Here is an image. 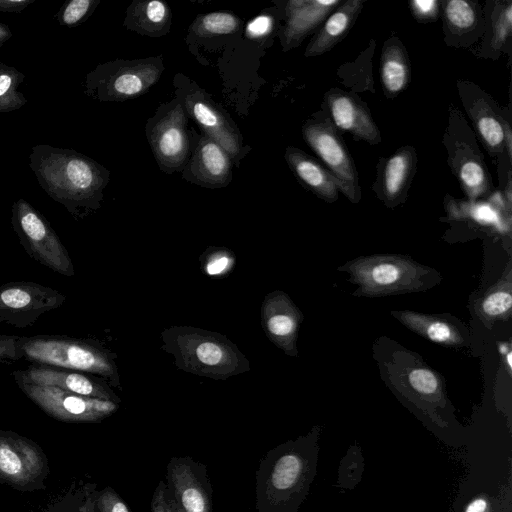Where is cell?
Segmentation results:
<instances>
[{
	"mask_svg": "<svg viewBox=\"0 0 512 512\" xmlns=\"http://www.w3.org/2000/svg\"><path fill=\"white\" fill-rule=\"evenodd\" d=\"M29 166L40 187L76 219L98 207L108 172L93 159L71 149L37 144Z\"/></svg>",
	"mask_w": 512,
	"mask_h": 512,
	"instance_id": "1",
	"label": "cell"
},
{
	"mask_svg": "<svg viewBox=\"0 0 512 512\" xmlns=\"http://www.w3.org/2000/svg\"><path fill=\"white\" fill-rule=\"evenodd\" d=\"M349 275L358 297H383L423 292L440 284L442 275L429 266L398 254H373L347 261L337 268Z\"/></svg>",
	"mask_w": 512,
	"mask_h": 512,
	"instance_id": "2",
	"label": "cell"
},
{
	"mask_svg": "<svg viewBox=\"0 0 512 512\" xmlns=\"http://www.w3.org/2000/svg\"><path fill=\"white\" fill-rule=\"evenodd\" d=\"M20 358L31 364L64 368L97 375L116 384L114 356L97 341L67 335L21 336Z\"/></svg>",
	"mask_w": 512,
	"mask_h": 512,
	"instance_id": "3",
	"label": "cell"
},
{
	"mask_svg": "<svg viewBox=\"0 0 512 512\" xmlns=\"http://www.w3.org/2000/svg\"><path fill=\"white\" fill-rule=\"evenodd\" d=\"M11 212L13 230L26 253L55 273L74 276L72 259L43 214L22 198L13 202Z\"/></svg>",
	"mask_w": 512,
	"mask_h": 512,
	"instance_id": "4",
	"label": "cell"
},
{
	"mask_svg": "<svg viewBox=\"0 0 512 512\" xmlns=\"http://www.w3.org/2000/svg\"><path fill=\"white\" fill-rule=\"evenodd\" d=\"M48 475L41 447L13 431L0 430V484L22 491L43 489Z\"/></svg>",
	"mask_w": 512,
	"mask_h": 512,
	"instance_id": "5",
	"label": "cell"
},
{
	"mask_svg": "<svg viewBox=\"0 0 512 512\" xmlns=\"http://www.w3.org/2000/svg\"><path fill=\"white\" fill-rule=\"evenodd\" d=\"M308 146L336 179L340 192L352 203L361 199V188L353 158L329 119L308 121L302 129Z\"/></svg>",
	"mask_w": 512,
	"mask_h": 512,
	"instance_id": "6",
	"label": "cell"
},
{
	"mask_svg": "<svg viewBox=\"0 0 512 512\" xmlns=\"http://www.w3.org/2000/svg\"><path fill=\"white\" fill-rule=\"evenodd\" d=\"M20 390L50 417L70 423L100 422L118 409V403L65 390L16 382Z\"/></svg>",
	"mask_w": 512,
	"mask_h": 512,
	"instance_id": "7",
	"label": "cell"
},
{
	"mask_svg": "<svg viewBox=\"0 0 512 512\" xmlns=\"http://www.w3.org/2000/svg\"><path fill=\"white\" fill-rule=\"evenodd\" d=\"M66 301L61 292L31 281L0 285V323L16 328L33 326L45 313Z\"/></svg>",
	"mask_w": 512,
	"mask_h": 512,
	"instance_id": "8",
	"label": "cell"
},
{
	"mask_svg": "<svg viewBox=\"0 0 512 512\" xmlns=\"http://www.w3.org/2000/svg\"><path fill=\"white\" fill-rule=\"evenodd\" d=\"M174 347L188 370L205 375L235 373L241 356L235 347L221 336L192 329H179Z\"/></svg>",
	"mask_w": 512,
	"mask_h": 512,
	"instance_id": "9",
	"label": "cell"
},
{
	"mask_svg": "<svg viewBox=\"0 0 512 512\" xmlns=\"http://www.w3.org/2000/svg\"><path fill=\"white\" fill-rule=\"evenodd\" d=\"M161 69L154 63L140 62L121 66H99L87 75L86 88L90 95L101 100H119L145 92L159 78Z\"/></svg>",
	"mask_w": 512,
	"mask_h": 512,
	"instance_id": "10",
	"label": "cell"
},
{
	"mask_svg": "<svg viewBox=\"0 0 512 512\" xmlns=\"http://www.w3.org/2000/svg\"><path fill=\"white\" fill-rule=\"evenodd\" d=\"M166 484L181 512H212V488L204 464L190 456H173Z\"/></svg>",
	"mask_w": 512,
	"mask_h": 512,
	"instance_id": "11",
	"label": "cell"
},
{
	"mask_svg": "<svg viewBox=\"0 0 512 512\" xmlns=\"http://www.w3.org/2000/svg\"><path fill=\"white\" fill-rule=\"evenodd\" d=\"M15 382L55 387L85 397L118 403L119 398L101 378L74 370L31 364L11 373Z\"/></svg>",
	"mask_w": 512,
	"mask_h": 512,
	"instance_id": "12",
	"label": "cell"
},
{
	"mask_svg": "<svg viewBox=\"0 0 512 512\" xmlns=\"http://www.w3.org/2000/svg\"><path fill=\"white\" fill-rule=\"evenodd\" d=\"M324 105L335 128L371 145L381 142L380 131L369 108L357 96L331 89L324 96Z\"/></svg>",
	"mask_w": 512,
	"mask_h": 512,
	"instance_id": "13",
	"label": "cell"
},
{
	"mask_svg": "<svg viewBox=\"0 0 512 512\" xmlns=\"http://www.w3.org/2000/svg\"><path fill=\"white\" fill-rule=\"evenodd\" d=\"M391 315L406 328L431 342L452 348H462L471 343L468 327L453 315L411 310H393Z\"/></svg>",
	"mask_w": 512,
	"mask_h": 512,
	"instance_id": "14",
	"label": "cell"
},
{
	"mask_svg": "<svg viewBox=\"0 0 512 512\" xmlns=\"http://www.w3.org/2000/svg\"><path fill=\"white\" fill-rule=\"evenodd\" d=\"M150 143L162 167L175 169L184 163L189 141L181 105H177L155 125L150 134Z\"/></svg>",
	"mask_w": 512,
	"mask_h": 512,
	"instance_id": "15",
	"label": "cell"
},
{
	"mask_svg": "<svg viewBox=\"0 0 512 512\" xmlns=\"http://www.w3.org/2000/svg\"><path fill=\"white\" fill-rule=\"evenodd\" d=\"M342 2L340 0L289 1L285 8L287 21L283 30V49L288 50L299 45Z\"/></svg>",
	"mask_w": 512,
	"mask_h": 512,
	"instance_id": "16",
	"label": "cell"
},
{
	"mask_svg": "<svg viewBox=\"0 0 512 512\" xmlns=\"http://www.w3.org/2000/svg\"><path fill=\"white\" fill-rule=\"evenodd\" d=\"M264 325L270 338L287 354L297 355L296 340L302 314L284 293H275L264 305Z\"/></svg>",
	"mask_w": 512,
	"mask_h": 512,
	"instance_id": "17",
	"label": "cell"
},
{
	"mask_svg": "<svg viewBox=\"0 0 512 512\" xmlns=\"http://www.w3.org/2000/svg\"><path fill=\"white\" fill-rule=\"evenodd\" d=\"M190 115L231 157H235L240 150L239 136L226 115L204 94L195 92L185 99Z\"/></svg>",
	"mask_w": 512,
	"mask_h": 512,
	"instance_id": "18",
	"label": "cell"
},
{
	"mask_svg": "<svg viewBox=\"0 0 512 512\" xmlns=\"http://www.w3.org/2000/svg\"><path fill=\"white\" fill-rule=\"evenodd\" d=\"M416 162V152L410 146L398 149L386 160L380 180V192L387 207H395L405 199Z\"/></svg>",
	"mask_w": 512,
	"mask_h": 512,
	"instance_id": "19",
	"label": "cell"
},
{
	"mask_svg": "<svg viewBox=\"0 0 512 512\" xmlns=\"http://www.w3.org/2000/svg\"><path fill=\"white\" fill-rule=\"evenodd\" d=\"M285 159L300 182L317 197L328 203L338 200L336 179L316 159L294 147L286 149Z\"/></svg>",
	"mask_w": 512,
	"mask_h": 512,
	"instance_id": "20",
	"label": "cell"
},
{
	"mask_svg": "<svg viewBox=\"0 0 512 512\" xmlns=\"http://www.w3.org/2000/svg\"><path fill=\"white\" fill-rule=\"evenodd\" d=\"M364 1H343L329 16L307 45L306 57L319 56L331 50L353 27Z\"/></svg>",
	"mask_w": 512,
	"mask_h": 512,
	"instance_id": "21",
	"label": "cell"
},
{
	"mask_svg": "<svg viewBox=\"0 0 512 512\" xmlns=\"http://www.w3.org/2000/svg\"><path fill=\"white\" fill-rule=\"evenodd\" d=\"M191 172L203 185L222 186L231 178L229 154L212 138H201L191 161Z\"/></svg>",
	"mask_w": 512,
	"mask_h": 512,
	"instance_id": "22",
	"label": "cell"
},
{
	"mask_svg": "<svg viewBox=\"0 0 512 512\" xmlns=\"http://www.w3.org/2000/svg\"><path fill=\"white\" fill-rule=\"evenodd\" d=\"M479 319L487 328L498 321H506L512 313V268L511 261L502 277L479 299L476 305Z\"/></svg>",
	"mask_w": 512,
	"mask_h": 512,
	"instance_id": "23",
	"label": "cell"
},
{
	"mask_svg": "<svg viewBox=\"0 0 512 512\" xmlns=\"http://www.w3.org/2000/svg\"><path fill=\"white\" fill-rule=\"evenodd\" d=\"M380 76L383 89L388 96H396L409 84V59L398 39H389L383 46Z\"/></svg>",
	"mask_w": 512,
	"mask_h": 512,
	"instance_id": "24",
	"label": "cell"
},
{
	"mask_svg": "<svg viewBox=\"0 0 512 512\" xmlns=\"http://www.w3.org/2000/svg\"><path fill=\"white\" fill-rule=\"evenodd\" d=\"M170 18V9L165 2L149 0L131 6L126 23L138 33L155 36L166 33Z\"/></svg>",
	"mask_w": 512,
	"mask_h": 512,
	"instance_id": "25",
	"label": "cell"
},
{
	"mask_svg": "<svg viewBox=\"0 0 512 512\" xmlns=\"http://www.w3.org/2000/svg\"><path fill=\"white\" fill-rule=\"evenodd\" d=\"M24 79L22 72L0 62V113L18 110L27 103L25 95L19 91Z\"/></svg>",
	"mask_w": 512,
	"mask_h": 512,
	"instance_id": "26",
	"label": "cell"
},
{
	"mask_svg": "<svg viewBox=\"0 0 512 512\" xmlns=\"http://www.w3.org/2000/svg\"><path fill=\"white\" fill-rule=\"evenodd\" d=\"M444 21L450 32H470L478 23L477 9L472 2L449 0L442 2Z\"/></svg>",
	"mask_w": 512,
	"mask_h": 512,
	"instance_id": "27",
	"label": "cell"
},
{
	"mask_svg": "<svg viewBox=\"0 0 512 512\" xmlns=\"http://www.w3.org/2000/svg\"><path fill=\"white\" fill-rule=\"evenodd\" d=\"M240 28L237 16L228 12H212L198 17L191 30L199 37L236 33Z\"/></svg>",
	"mask_w": 512,
	"mask_h": 512,
	"instance_id": "28",
	"label": "cell"
},
{
	"mask_svg": "<svg viewBox=\"0 0 512 512\" xmlns=\"http://www.w3.org/2000/svg\"><path fill=\"white\" fill-rule=\"evenodd\" d=\"M458 178L463 190L471 200L483 196L488 191V177L478 160L463 161L458 168Z\"/></svg>",
	"mask_w": 512,
	"mask_h": 512,
	"instance_id": "29",
	"label": "cell"
},
{
	"mask_svg": "<svg viewBox=\"0 0 512 512\" xmlns=\"http://www.w3.org/2000/svg\"><path fill=\"white\" fill-rule=\"evenodd\" d=\"M473 118L477 130L487 147L492 151L500 149L504 140V124L496 116L483 112V110L475 112Z\"/></svg>",
	"mask_w": 512,
	"mask_h": 512,
	"instance_id": "30",
	"label": "cell"
},
{
	"mask_svg": "<svg viewBox=\"0 0 512 512\" xmlns=\"http://www.w3.org/2000/svg\"><path fill=\"white\" fill-rule=\"evenodd\" d=\"M492 22L491 47L499 50L512 33V3H503L494 11Z\"/></svg>",
	"mask_w": 512,
	"mask_h": 512,
	"instance_id": "31",
	"label": "cell"
},
{
	"mask_svg": "<svg viewBox=\"0 0 512 512\" xmlns=\"http://www.w3.org/2000/svg\"><path fill=\"white\" fill-rule=\"evenodd\" d=\"M86 507L90 512H131L122 498L110 487L90 495Z\"/></svg>",
	"mask_w": 512,
	"mask_h": 512,
	"instance_id": "32",
	"label": "cell"
},
{
	"mask_svg": "<svg viewBox=\"0 0 512 512\" xmlns=\"http://www.w3.org/2000/svg\"><path fill=\"white\" fill-rule=\"evenodd\" d=\"M95 4L93 0H71L61 7L56 18L60 25L76 26L89 15Z\"/></svg>",
	"mask_w": 512,
	"mask_h": 512,
	"instance_id": "33",
	"label": "cell"
},
{
	"mask_svg": "<svg viewBox=\"0 0 512 512\" xmlns=\"http://www.w3.org/2000/svg\"><path fill=\"white\" fill-rule=\"evenodd\" d=\"M151 512H181L164 480L159 481L152 495Z\"/></svg>",
	"mask_w": 512,
	"mask_h": 512,
	"instance_id": "34",
	"label": "cell"
},
{
	"mask_svg": "<svg viewBox=\"0 0 512 512\" xmlns=\"http://www.w3.org/2000/svg\"><path fill=\"white\" fill-rule=\"evenodd\" d=\"M21 336L0 334V364L9 365L20 360Z\"/></svg>",
	"mask_w": 512,
	"mask_h": 512,
	"instance_id": "35",
	"label": "cell"
},
{
	"mask_svg": "<svg viewBox=\"0 0 512 512\" xmlns=\"http://www.w3.org/2000/svg\"><path fill=\"white\" fill-rule=\"evenodd\" d=\"M440 3L436 0H414L410 8L415 19L420 22L435 21L439 16Z\"/></svg>",
	"mask_w": 512,
	"mask_h": 512,
	"instance_id": "36",
	"label": "cell"
},
{
	"mask_svg": "<svg viewBox=\"0 0 512 512\" xmlns=\"http://www.w3.org/2000/svg\"><path fill=\"white\" fill-rule=\"evenodd\" d=\"M273 28V18L268 14H261L251 20L246 27V36L250 39L266 37Z\"/></svg>",
	"mask_w": 512,
	"mask_h": 512,
	"instance_id": "37",
	"label": "cell"
},
{
	"mask_svg": "<svg viewBox=\"0 0 512 512\" xmlns=\"http://www.w3.org/2000/svg\"><path fill=\"white\" fill-rule=\"evenodd\" d=\"M231 264L232 259L227 253H216L206 263L205 271L210 276L221 275L230 268Z\"/></svg>",
	"mask_w": 512,
	"mask_h": 512,
	"instance_id": "38",
	"label": "cell"
},
{
	"mask_svg": "<svg viewBox=\"0 0 512 512\" xmlns=\"http://www.w3.org/2000/svg\"><path fill=\"white\" fill-rule=\"evenodd\" d=\"M33 2L34 0H0V11L18 13Z\"/></svg>",
	"mask_w": 512,
	"mask_h": 512,
	"instance_id": "39",
	"label": "cell"
},
{
	"mask_svg": "<svg viewBox=\"0 0 512 512\" xmlns=\"http://www.w3.org/2000/svg\"><path fill=\"white\" fill-rule=\"evenodd\" d=\"M487 503L483 499H476L469 504L466 509V512H484L486 509Z\"/></svg>",
	"mask_w": 512,
	"mask_h": 512,
	"instance_id": "40",
	"label": "cell"
},
{
	"mask_svg": "<svg viewBox=\"0 0 512 512\" xmlns=\"http://www.w3.org/2000/svg\"><path fill=\"white\" fill-rule=\"evenodd\" d=\"M12 37L11 29L0 22V46L7 42Z\"/></svg>",
	"mask_w": 512,
	"mask_h": 512,
	"instance_id": "41",
	"label": "cell"
}]
</instances>
